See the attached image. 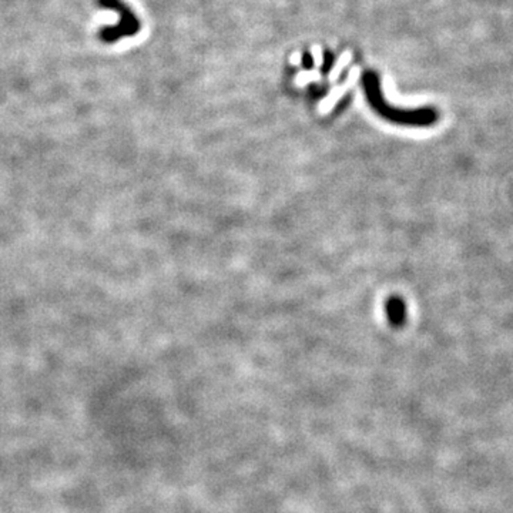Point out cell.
<instances>
[{
	"label": "cell",
	"instance_id": "3957f363",
	"mask_svg": "<svg viewBox=\"0 0 513 513\" xmlns=\"http://www.w3.org/2000/svg\"><path fill=\"white\" fill-rule=\"evenodd\" d=\"M387 315L390 318V322L395 327H399L405 322L406 306L401 298L391 297L387 301Z\"/></svg>",
	"mask_w": 513,
	"mask_h": 513
},
{
	"label": "cell",
	"instance_id": "7a4b0ae2",
	"mask_svg": "<svg viewBox=\"0 0 513 513\" xmlns=\"http://www.w3.org/2000/svg\"><path fill=\"white\" fill-rule=\"evenodd\" d=\"M98 6L113 10L119 15V23L114 26H106L100 29L98 40L105 44H113L125 37L136 36L140 29L141 23L133 9L128 6L124 0H97Z\"/></svg>",
	"mask_w": 513,
	"mask_h": 513
},
{
	"label": "cell",
	"instance_id": "6da1fadb",
	"mask_svg": "<svg viewBox=\"0 0 513 513\" xmlns=\"http://www.w3.org/2000/svg\"><path fill=\"white\" fill-rule=\"evenodd\" d=\"M364 89L367 98L372 109L392 123L410 125V127H431L436 121L440 120V113L436 109L432 107H422V109H414V110H403L394 107L385 101L382 96V90L379 86L378 76H375L372 71H368L364 76Z\"/></svg>",
	"mask_w": 513,
	"mask_h": 513
}]
</instances>
